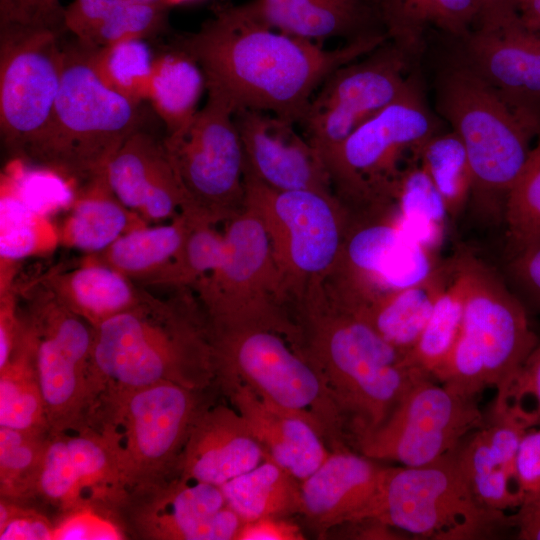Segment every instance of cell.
Wrapping results in <instances>:
<instances>
[{
  "mask_svg": "<svg viewBox=\"0 0 540 540\" xmlns=\"http://www.w3.org/2000/svg\"><path fill=\"white\" fill-rule=\"evenodd\" d=\"M60 32L42 25L1 23L0 131L14 158H22L52 116L64 65Z\"/></svg>",
  "mask_w": 540,
  "mask_h": 540,
  "instance_id": "14",
  "label": "cell"
},
{
  "mask_svg": "<svg viewBox=\"0 0 540 540\" xmlns=\"http://www.w3.org/2000/svg\"><path fill=\"white\" fill-rule=\"evenodd\" d=\"M535 350L540 351V343L538 344Z\"/></svg>",
  "mask_w": 540,
  "mask_h": 540,
  "instance_id": "60",
  "label": "cell"
},
{
  "mask_svg": "<svg viewBox=\"0 0 540 540\" xmlns=\"http://www.w3.org/2000/svg\"><path fill=\"white\" fill-rule=\"evenodd\" d=\"M518 15L524 27L540 35V0H519Z\"/></svg>",
  "mask_w": 540,
  "mask_h": 540,
  "instance_id": "56",
  "label": "cell"
},
{
  "mask_svg": "<svg viewBox=\"0 0 540 540\" xmlns=\"http://www.w3.org/2000/svg\"><path fill=\"white\" fill-rule=\"evenodd\" d=\"M60 245L58 227L48 217L29 210L13 194L1 190L0 261L18 263Z\"/></svg>",
  "mask_w": 540,
  "mask_h": 540,
  "instance_id": "42",
  "label": "cell"
},
{
  "mask_svg": "<svg viewBox=\"0 0 540 540\" xmlns=\"http://www.w3.org/2000/svg\"><path fill=\"white\" fill-rule=\"evenodd\" d=\"M190 215L191 226L181 249L145 288L192 289L220 263L225 247L223 232H219L211 221Z\"/></svg>",
  "mask_w": 540,
  "mask_h": 540,
  "instance_id": "40",
  "label": "cell"
},
{
  "mask_svg": "<svg viewBox=\"0 0 540 540\" xmlns=\"http://www.w3.org/2000/svg\"><path fill=\"white\" fill-rule=\"evenodd\" d=\"M217 382L266 455L299 481L307 478L326 459L331 449L303 418L266 403L238 380L221 379Z\"/></svg>",
  "mask_w": 540,
  "mask_h": 540,
  "instance_id": "25",
  "label": "cell"
},
{
  "mask_svg": "<svg viewBox=\"0 0 540 540\" xmlns=\"http://www.w3.org/2000/svg\"><path fill=\"white\" fill-rule=\"evenodd\" d=\"M22 329L18 285L0 288V367L12 355Z\"/></svg>",
  "mask_w": 540,
  "mask_h": 540,
  "instance_id": "49",
  "label": "cell"
},
{
  "mask_svg": "<svg viewBox=\"0 0 540 540\" xmlns=\"http://www.w3.org/2000/svg\"><path fill=\"white\" fill-rule=\"evenodd\" d=\"M420 79L354 130L325 160L333 191L351 214L394 205L399 178L421 145L443 130Z\"/></svg>",
  "mask_w": 540,
  "mask_h": 540,
  "instance_id": "7",
  "label": "cell"
},
{
  "mask_svg": "<svg viewBox=\"0 0 540 540\" xmlns=\"http://www.w3.org/2000/svg\"><path fill=\"white\" fill-rule=\"evenodd\" d=\"M451 262L440 264L427 279L405 288L334 300L337 305L372 327L394 347L407 353L419 339L444 287Z\"/></svg>",
  "mask_w": 540,
  "mask_h": 540,
  "instance_id": "27",
  "label": "cell"
},
{
  "mask_svg": "<svg viewBox=\"0 0 540 540\" xmlns=\"http://www.w3.org/2000/svg\"><path fill=\"white\" fill-rule=\"evenodd\" d=\"M1 190L13 194L32 212L50 218L69 210L76 196L73 182L58 172L16 158L1 174Z\"/></svg>",
  "mask_w": 540,
  "mask_h": 540,
  "instance_id": "44",
  "label": "cell"
},
{
  "mask_svg": "<svg viewBox=\"0 0 540 540\" xmlns=\"http://www.w3.org/2000/svg\"><path fill=\"white\" fill-rule=\"evenodd\" d=\"M384 466L347 448L331 450L300 483L301 514L320 532L367 520L377 499Z\"/></svg>",
  "mask_w": 540,
  "mask_h": 540,
  "instance_id": "22",
  "label": "cell"
},
{
  "mask_svg": "<svg viewBox=\"0 0 540 540\" xmlns=\"http://www.w3.org/2000/svg\"><path fill=\"white\" fill-rule=\"evenodd\" d=\"M301 528L286 517H262L243 522L236 540H303Z\"/></svg>",
  "mask_w": 540,
  "mask_h": 540,
  "instance_id": "51",
  "label": "cell"
},
{
  "mask_svg": "<svg viewBox=\"0 0 540 540\" xmlns=\"http://www.w3.org/2000/svg\"><path fill=\"white\" fill-rule=\"evenodd\" d=\"M235 120L246 171L258 181L276 190L334 193L323 158L294 123L254 109L237 110Z\"/></svg>",
  "mask_w": 540,
  "mask_h": 540,
  "instance_id": "21",
  "label": "cell"
},
{
  "mask_svg": "<svg viewBox=\"0 0 540 540\" xmlns=\"http://www.w3.org/2000/svg\"><path fill=\"white\" fill-rule=\"evenodd\" d=\"M527 395L534 397L532 410L536 426H540V351L534 350L511 385L506 397L495 402H520Z\"/></svg>",
  "mask_w": 540,
  "mask_h": 540,
  "instance_id": "52",
  "label": "cell"
},
{
  "mask_svg": "<svg viewBox=\"0 0 540 540\" xmlns=\"http://www.w3.org/2000/svg\"><path fill=\"white\" fill-rule=\"evenodd\" d=\"M415 63L387 40L326 78L299 122L324 162L354 130L410 90L419 80Z\"/></svg>",
  "mask_w": 540,
  "mask_h": 540,
  "instance_id": "15",
  "label": "cell"
},
{
  "mask_svg": "<svg viewBox=\"0 0 540 540\" xmlns=\"http://www.w3.org/2000/svg\"><path fill=\"white\" fill-rule=\"evenodd\" d=\"M53 529L37 506L0 497V540H53Z\"/></svg>",
  "mask_w": 540,
  "mask_h": 540,
  "instance_id": "47",
  "label": "cell"
},
{
  "mask_svg": "<svg viewBox=\"0 0 540 540\" xmlns=\"http://www.w3.org/2000/svg\"><path fill=\"white\" fill-rule=\"evenodd\" d=\"M48 436L0 426V497L32 504Z\"/></svg>",
  "mask_w": 540,
  "mask_h": 540,
  "instance_id": "43",
  "label": "cell"
},
{
  "mask_svg": "<svg viewBox=\"0 0 540 540\" xmlns=\"http://www.w3.org/2000/svg\"><path fill=\"white\" fill-rule=\"evenodd\" d=\"M39 2L49 21L54 26L65 29L64 8L61 7L59 0H39Z\"/></svg>",
  "mask_w": 540,
  "mask_h": 540,
  "instance_id": "57",
  "label": "cell"
},
{
  "mask_svg": "<svg viewBox=\"0 0 540 540\" xmlns=\"http://www.w3.org/2000/svg\"><path fill=\"white\" fill-rule=\"evenodd\" d=\"M207 91L205 106L162 142L185 195L181 212L217 224L245 208L246 159L234 105Z\"/></svg>",
  "mask_w": 540,
  "mask_h": 540,
  "instance_id": "13",
  "label": "cell"
},
{
  "mask_svg": "<svg viewBox=\"0 0 540 540\" xmlns=\"http://www.w3.org/2000/svg\"><path fill=\"white\" fill-rule=\"evenodd\" d=\"M53 540H121L129 533L116 504L84 500L53 518Z\"/></svg>",
  "mask_w": 540,
  "mask_h": 540,
  "instance_id": "46",
  "label": "cell"
},
{
  "mask_svg": "<svg viewBox=\"0 0 540 540\" xmlns=\"http://www.w3.org/2000/svg\"><path fill=\"white\" fill-rule=\"evenodd\" d=\"M382 29L388 40L414 61L424 52L431 29L452 40L475 26V0H374Z\"/></svg>",
  "mask_w": 540,
  "mask_h": 540,
  "instance_id": "31",
  "label": "cell"
},
{
  "mask_svg": "<svg viewBox=\"0 0 540 540\" xmlns=\"http://www.w3.org/2000/svg\"><path fill=\"white\" fill-rule=\"evenodd\" d=\"M245 208L263 225L294 304L331 275L352 219L334 193L276 190L246 171Z\"/></svg>",
  "mask_w": 540,
  "mask_h": 540,
  "instance_id": "10",
  "label": "cell"
},
{
  "mask_svg": "<svg viewBox=\"0 0 540 540\" xmlns=\"http://www.w3.org/2000/svg\"><path fill=\"white\" fill-rule=\"evenodd\" d=\"M516 476L524 496L540 492V428L524 435L516 456Z\"/></svg>",
  "mask_w": 540,
  "mask_h": 540,
  "instance_id": "50",
  "label": "cell"
},
{
  "mask_svg": "<svg viewBox=\"0 0 540 540\" xmlns=\"http://www.w3.org/2000/svg\"><path fill=\"white\" fill-rule=\"evenodd\" d=\"M148 225L114 194L106 173L76 187L75 200L58 227L60 244L98 253L130 230Z\"/></svg>",
  "mask_w": 540,
  "mask_h": 540,
  "instance_id": "30",
  "label": "cell"
},
{
  "mask_svg": "<svg viewBox=\"0 0 540 540\" xmlns=\"http://www.w3.org/2000/svg\"><path fill=\"white\" fill-rule=\"evenodd\" d=\"M415 157L455 218L469 203L472 189L471 168L460 137L451 129L442 130L428 138Z\"/></svg>",
  "mask_w": 540,
  "mask_h": 540,
  "instance_id": "39",
  "label": "cell"
},
{
  "mask_svg": "<svg viewBox=\"0 0 540 540\" xmlns=\"http://www.w3.org/2000/svg\"><path fill=\"white\" fill-rule=\"evenodd\" d=\"M244 418L232 406H207L196 418L176 468L186 479L222 486L266 458Z\"/></svg>",
  "mask_w": 540,
  "mask_h": 540,
  "instance_id": "24",
  "label": "cell"
},
{
  "mask_svg": "<svg viewBox=\"0 0 540 540\" xmlns=\"http://www.w3.org/2000/svg\"><path fill=\"white\" fill-rule=\"evenodd\" d=\"M388 40L383 30L350 39L335 49L256 21L241 5H216L213 16L177 48L201 67L206 89L239 109H254L299 123L314 92L338 68Z\"/></svg>",
  "mask_w": 540,
  "mask_h": 540,
  "instance_id": "1",
  "label": "cell"
},
{
  "mask_svg": "<svg viewBox=\"0 0 540 540\" xmlns=\"http://www.w3.org/2000/svg\"><path fill=\"white\" fill-rule=\"evenodd\" d=\"M125 492L117 445L107 427L91 424L49 434L33 505H47L59 513L99 499L119 507Z\"/></svg>",
  "mask_w": 540,
  "mask_h": 540,
  "instance_id": "19",
  "label": "cell"
},
{
  "mask_svg": "<svg viewBox=\"0 0 540 540\" xmlns=\"http://www.w3.org/2000/svg\"><path fill=\"white\" fill-rule=\"evenodd\" d=\"M296 477L270 457L221 487L227 504L243 522L262 517L301 514V488Z\"/></svg>",
  "mask_w": 540,
  "mask_h": 540,
  "instance_id": "34",
  "label": "cell"
},
{
  "mask_svg": "<svg viewBox=\"0 0 540 540\" xmlns=\"http://www.w3.org/2000/svg\"><path fill=\"white\" fill-rule=\"evenodd\" d=\"M241 7L272 29L313 42L383 30L374 0H250Z\"/></svg>",
  "mask_w": 540,
  "mask_h": 540,
  "instance_id": "26",
  "label": "cell"
},
{
  "mask_svg": "<svg viewBox=\"0 0 540 540\" xmlns=\"http://www.w3.org/2000/svg\"><path fill=\"white\" fill-rule=\"evenodd\" d=\"M367 520L436 540H473L513 525V515L482 506L472 493L456 449L426 465L385 467Z\"/></svg>",
  "mask_w": 540,
  "mask_h": 540,
  "instance_id": "12",
  "label": "cell"
},
{
  "mask_svg": "<svg viewBox=\"0 0 540 540\" xmlns=\"http://www.w3.org/2000/svg\"><path fill=\"white\" fill-rule=\"evenodd\" d=\"M460 469L478 502L494 511L518 508L525 496L485 440L480 428L456 448Z\"/></svg>",
  "mask_w": 540,
  "mask_h": 540,
  "instance_id": "38",
  "label": "cell"
},
{
  "mask_svg": "<svg viewBox=\"0 0 540 540\" xmlns=\"http://www.w3.org/2000/svg\"><path fill=\"white\" fill-rule=\"evenodd\" d=\"M456 258L466 284L460 332L482 360L487 387H496L495 399L502 400L538 338L521 301L489 266L470 253Z\"/></svg>",
  "mask_w": 540,
  "mask_h": 540,
  "instance_id": "17",
  "label": "cell"
},
{
  "mask_svg": "<svg viewBox=\"0 0 540 540\" xmlns=\"http://www.w3.org/2000/svg\"><path fill=\"white\" fill-rule=\"evenodd\" d=\"M426 377L413 385L387 419L352 445L373 460L407 467L429 464L455 450L485 419L475 397Z\"/></svg>",
  "mask_w": 540,
  "mask_h": 540,
  "instance_id": "16",
  "label": "cell"
},
{
  "mask_svg": "<svg viewBox=\"0 0 540 540\" xmlns=\"http://www.w3.org/2000/svg\"><path fill=\"white\" fill-rule=\"evenodd\" d=\"M131 1L144 3V4H161V5L167 6L165 0H131Z\"/></svg>",
  "mask_w": 540,
  "mask_h": 540,
  "instance_id": "58",
  "label": "cell"
},
{
  "mask_svg": "<svg viewBox=\"0 0 540 540\" xmlns=\"http://www.w3.org/2000/svg\"><path fill=\"white\" fill-rule=\"evenodd\" d=\"M435 111L461 139L472 173L469 204L503 219L535 139L496 92L455 54L435 78Z\"/></svg>",
  "mask_w": 540,
  "mask_h": 540,
  "instance_id": "4",
  "label": "cell"
},
{
  "mask_svg": "<svg viewBox=\"0 0 540 540\" xmlns=\"http://www.w3.org/2000/svg\"><path fill=\"white\" fill-rule=\"evenodd\" d=\"M474 28L496 29L519 20V0H475Z\"/></svg>",
  "mask_w": 540,
  "mask_h": 540,
  "instance_id": "53",
  "label": "cell"
},
{
  "mask_svg": "<svg viewBox=\"0 0 540 540\" xmlns=\"http://www.w3.org/2000/svg\"><path fill=\"white\" fill-rule=\"evenodd\" d=\"M454 41V54L496 92L536 139L540 134V35L519 19L496 29L473 28Z\"/></svg>",
  "mask_w": 540,
  "mask_h": 540,
  "instance_id": "20",
  "label": "cell"
},
{
  "mask_svg": "<svg viewBox=\"0 0 540 540\" xmlns=\"http://www.w3.org/2000/svg\"><path fill=\"white\" fill-rule=\"evenodd\" d=\"M217 380L235 379L266 403L312 425L331 450L350 442L347 419L315 368L281 334L266 329L213 331Z\"/></svg>",
  "mask_w": 540,
  "mask_h": 540,
  "instance_id": "9",
  "label": "cell"
},
{
  "mask_svg": "<svg viewBox=\"0 0 540 540\" xmlns=\"http://www.w3.org/2000/svg\"><path fill=\"white\" fill-rule=\"evenodd\" d=\"M0 23L54 26L45 15L39 0H0Z\"/></svg>",
  "mask_w": 540,
  "mask_h": 540,
  "instance_id": "54",
  "label": "cell"
},
{
  "mask_svg": "<svg viewBox=\"0 0 540 540\" xmlns=\"http://www.w3.org/2000/svg\"><path fill=\"white\" fill-rule=\"evenodd\" d=\"M403 229L435 250L441 243L450 215L445 202L416 157L405 166L394 195Z\"/></svg>",
  "mask_w": 540,
  "mask_h": 540,
  "instance_id": "37",
  "label": "cell"
},
{
  "mask_svg": "<svg viewBox=\"0 0 540 540\" xmlns=\"http://www.w3.org/2000/svg\"><path fill=\"white\" fill-rule=\"evenodd\" d=\"M503 221L511 252L540 241V134L507 197Z\"/></svg>",
  "mask_w": 540,
  "mask_h": 540,
  "instance_id": "45",
  "label": "cell"
},
{
  "mask_svg": "<svg viewBox=\"0 0 540 540\" xmlns=\"http://www.w3.org/2000/svg\"><path fill=\"white\" fill-rule=\"evenodd\" d=\"M204 73L199 64L180 49L160 54L153 61L147 100L167 128V134L183 127L197 113Z\"/></svg>",
  "mask_w": 540,
  "mask_h": 540,
  "instance_id": "35",
  "label": "cell"
},
{
  "mask_svg": "<svg viewBox=\"0 0 540 540\" xmlns=\"http://www.w3.org/2000/svg\"><path fill=\"white\" fill-rule=\"evenodd\" d=\"M147 290L134 307L94 328L93 358L105 388L170 382L205 391L217 380L209 321L192 289Z\"/></svg>",
  "mask_w": 540,
  "mask_h": 540,
  "instance_id": "3",
  "label": "cell"
},
{
  "mask_svg": "<svg viewBox=\"0 0 540 540\" xmlns=\"http://www.w3.org/2000/svg\"><path fill=\"white\" fill-rule=\"evenodd\" d=\"M439 292L431 315L415 345L406 353V363L433 378L455 343L463 321L466 284L457 258ZM434 379V378H433Z\"/></svg>",
  "mask_w": 540,
  "mask_h": 540,
  "instance_id": "36",
  "label": "cell"
},
{
  "mask_svg": "<svg viewBox=\"0 0 540 540\" xmlns=\"http://www.w3.org/2000/svg\"><path fill=\"white\" fill-rule=\"evenodd\" d=\"M169 7L131 0H74L64 9V26L87 50L146 39L162 32Z\"/></svg>",
  "mask_w": 540,
  "mask_h": 540,
  "instance_id": "29",
  "label": "cell"
},
{
  "mask_svg": "<svg viewBox=\"0 0 540 540\" xmlns=\"http://www.w3.org/2000/svg\"><path fill=\"white\" fill-rule=\"evenodd\" d=\"M119 512L143 540H236L243 524L220 486L177 475L126 490Z\"/></svg>",
  "mask_w": 540,
  "mask_h": 540,
  "instance_id": "18",
  "label": "cell"
},
{
  "mask_svg": "<svg viewBox=\"0 0 540 540\" xmlns=\"http://www.w3.org/2000/svg\"><path fill=\"white\" fill-rule=\"evenodd\" d=\"M191 222V215L181 212L169 223L148 224L130 230L106 249L85 257L107 265L145 287L177 255Z\"/></svg>",
  "mask_w": 540,
  "mask_h": 540,
  "instance_id": "32",
  "label": "cell"
},
{
  "mask_svg": "<svg viewBox=\"0 0 540 540\" xmlns=\"http://www.w3.org/2000/svg\"><path fill=\"white\" fill-rule=\"evenodd\" d=\"M50 433L88 426L105 385L93 358L94 328L39 279L19 288ZM20 304V303H19Z\"/></svg>",
  "mask_w": 540,
  "mask_h": 540,
  "instance_id": "11",
  "label": "cell"
},
{
  "mask_svg": "<svg viewBox=\"0 0 540 540\" xmlns=\"http://www.w3.org/2000/svg\"><path fill=\"white\" fill-rule=\"evenodd\" d=\"M138 107L99 79L85 48H64L52 116L19 159L52 169L77 187L105 173L116 152L139 129Z\"/></svg>",
  "mask_w": 540,
  "mask_h": 540,
  "instance_id": "5",
  "label": "cell"
},
{
  "mask_svg": "<svg viewBox=\"0 0 540 540\" xmlns=\"http://www.w3.org/2000/svg\"><path fill=\"white\" fill-rule=\"evenodd\" d=\"M190 1H193V0H165L168 7L183 4V3H186V2H190Z\"/></svg>",
  "mask_w": 540,
  "mask_h": 540,
  "instance_id": "59",
  "label": "cell"
},
{
  "mask_svg": "<svg viewBox=\"0 0 540 540\" xmlns=\"http://www.w3.org/2000/svg\"><path fill=\"white\" fill-rule=\"evenodd\" d=\"M218 266L193 288L213 331L266 329L298 339L294 302L275 262L267 233L247 208L225 222Z\"/></svg>",
  "mask_w": 540,
  "mask_h": 540,
  "instance_id": "6",
  "label": "cell"
},
{
  "mask_svg": "<svg viewBox=\"0 0 540 540\" xmlns=\"http://www.w3.org/2000/svg\"><path fill=\"white\" fill-rule=\"evenodd\" d=\"M41 283L93 328L137 305L147 289L117 270L84 257L76 268L53 270Z\"/></svg>",
  "mask_w": 540,
  "mask_h": 540,
  "instance_id": "28",
  "label": "cell"
},
{
  "mask_svg": "<svg viewBox=\"0 0 540 540\" xmlns=\"http://www.w3.org/2000/svg\"><path fill=\"white\" fill-rule=\"evenodd\" d=\"M87 52L93 70L108 88L138 105L147 100L154 58L143 39Z\"/></svg>",
  "mask_w": 540,
  "mask_h": 540,
  "instance_id": "41",
  "label": "cell"
},
{
  "mask_svg": "<svg viewBox=\"0 0 540 540\" xmlns=\"http://www.w3.org/2000/svg\"><path fill=\"white\" fill-rule=\"evenodd\" d=\"M294 349L318 372L345 415L351 443L379 427L407 391L431 377L406 353L317 287L294 304Z\"/></svg>",
  "mask_w": 540,
  "mask_h": 540,
  "instance_id": "2",
  "label": "cell"
},
{
  "mask_svg": "<svg viewBox=\"0 0 540 540\" xmlns=\"http://www.w3.org/2000/svg\"><path fill=\"white\" fill-rule=\"evenodd\" d=\"M513 523L519 529L520 539L540 540V492L525 496L513 515Z\"/></svg>",
  "mask_w": 540,
  "mask_h": 540,
  "instance_id": "55",
  "label": "cell"
},
{
  "mask_svg": "<svg viewBox=\"0 0 540 540\" xmlns=\"http://www.w3.org/2000/svg\"><path fill=\"white\" fill-rule=\"evenodd\" d=\"M21 318L22 329L17 345L7 363L0 367V426L49 434L33 340L22 314Z\"/></svg>",
  "mask_w": 540,
  "mask_h": 540,
  "instance_id": "33",
  "label": "cell"
},
{
  "mask_svg": "<svg viewBox=\"0 0 540 540\" xmlns=\"http://www.w3.org/2000/svg\"><path fill=\"white\" fill-rule=\"evenodd\" d=\"M507 273L520 294L540 311V241L511 252Z\"/></svg>",
  "mask_w": 540,
  "mask_h": 540,
  "instance_id": "48",
  "label": "cell"
},
{
  "mask_svg": "<svg viewBox=\"0 0 540 540\" xmlns=\"http://www.w3.org/2000/svg\"><path fill=\"white\" fill-rule=\"evenodd\" d=\"M105 173L116 197L148 224L172 220L185 206L162 140L140 129L116 152Z\"/></svg>",
  "mask_w": 540,
  "mask_h": 540,
  "instance_id": "23",
  "label": "cell"
},
{
  "mask_svg": "<svg viewBox=\"0 0 540 540\" xmlns=\"http://www.w3.org/2000/svg\"><path fill=\"white\" fill-rule=\"evenodd\" d=\"M204 392L170 382L105 388L89 424L111 431L125 490L176 475L191 428L208 406Z\"/></svg>",
  "mask_w": 540,
  "mask_h": 540,
  "instance_id": "8",
  "label": "cell"
}]
</instances>
